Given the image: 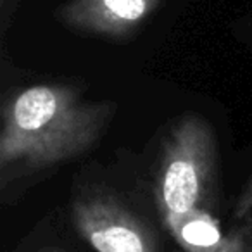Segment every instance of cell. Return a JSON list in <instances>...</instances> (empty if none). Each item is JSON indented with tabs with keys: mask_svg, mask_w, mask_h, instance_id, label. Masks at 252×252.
Wrapping results in <instances>:
<instances>
[{
	"mask_svg": "<svg viewBox=\"0 0 252 252\" xmlns=\"http://www.w3.org/2000/svg\"><path fill=\"white\" fill-rule=\"evenodd\" d=\"M114 114V102L88 100L73 83L42 81L14 90L2 105V190L88 154Z\"/></svg>",
	"mask_w": 252,
	"mask_h": 252,
	"instance_id": "cell-1",
	"label": "cell"
},
{
	"mask_svg": "<svg viewBox=\"0 0 252 252\" xmlns=\"http://www.w3.org/2000/svg\"><path fill=\"white\" fill-rule=\"evenodd\" d=\"M218 197V142L202 116L187 112L173 121L161 142L154 176L159 216L204 209Z\"/></svg>",
	"mask_w": 252,
	"mask_h": 252,
	"instance_id": "cell-2",
	"label": "cell"
},
{
	"mask_svg": "<svg viewBox=\"0 0 252 252\" xmlns=\"http://www.w3.org/2000/svg\"><path fill=\"white\" fill-rule=\"evenodd\" d=\"M71 220L95 252H161L151 224L111 190L78 193L71 204Z\"/></svg>",
	"mask_w": 252,
	"mask_h": 252,
	"instance_id": "cell-3",
	"label": "cell"
},
{
	"mask_svg": "<svg viewBox=\"0 0 252 252\" xmlns=\"http://www.w3.org/2000/svg\"><path fill=\"white\" fill-rule=\"evenodd\" d=\"M162 0H67L56 11L63 26L105 42H130L158 12Z\"/></svg>",
	"mask_w": 252,
	"mask_h": 252,
	"instance_id": "cell-4",
	"label": "cell"
},
{
	"mask_svg": "<svg viewBox=\"0 0 252 252\" xmlns=\"http://www.w3.org/2000/svg\"><path fill=\"white\" fill-rule=\"evenodd\" d=\"M168 233L185 252H223L228 244V231L221 230L214 213L193 209L161 216Z\"/></svg>",
	"mask_w": 252,
	"mask_h": 252,
	"instance_id": "cell-5",
	"label": "cell"
},
{
	"mask_svg": "<svg viewBox=\"0 0 252 252\" xmlns=\"http://www.w3.org/2000/svg\"><path fill=\"white\" fill-rule=\"evenodd\" d=\"M223 252H252V230L247 223L228 231V244Z\"/></svg>",
	"mask_w": 252,
	"mask_h": 252,
	"instance_id": "cell-6",
	"label": "cell"
},
{
	"mask_svg": "<svg viewBox=\"0 0 252 252\" xmlns=\"http://www.w3.org/2000/svg\"><path fill=\"white\" fill-rule=\"evenodd\" d=\"M233 218L242 223H247L252 230V175L245 182L240 195L233 207Z\"/></svg>",
	"mask_w": 252,
	"mask_h": 252,
	"instance_id": "cell-7",
	"label": "cell"
},
{
	"mask_svg": "<svg viewBox=\"0 0 252 252\" xmlns=\"http://www.w3.org/2000/svg\"><path fill=\"white\" fill-rule=\"evenodd\" d=\"M42 252H64L61 249H47V251H42Z\"/></svg>",
	"mask_w": 252,
	"mask_h": 252,
	"instance_id": "cell-8",
	"label": "cell"
},
{
	"mask_svg": "<svg viewBox=\"0 0 252 252\" xmlns=\"http://www.w3.org/2000/svg\"><path fill=\"white\" fill-rule=\"evenodd\" d=\"M5 2H7V0H2V5H5Z\"/></svg>",
	"mask_w": 252,
	"mask_h": 252,
	"instance_id": "cell-9",
	"label": "cell"
}]
</instances>
